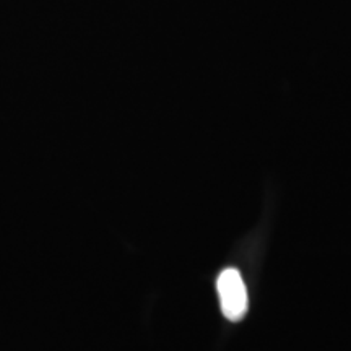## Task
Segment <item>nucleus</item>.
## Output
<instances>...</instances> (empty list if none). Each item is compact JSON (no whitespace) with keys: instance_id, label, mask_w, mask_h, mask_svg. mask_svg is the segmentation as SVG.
I'll list each match as a JSON object with an SVG mask.
<instances>
[{"instance_id":"obj_1","label":"nucleus","mask_w":351,"mask_h":351,"mask_svg":"<svg viewBox=\"0 0 351 351\" xmlns=\"http://www.w3.org/2000/svg\"><path fill=\"white\" fill-rule=\"evenodd\" d=\"M221 313L231 322H239L247 313V289L239 270L226 269L218 276L217 282Z\"/></svg>"}]
</instances>
